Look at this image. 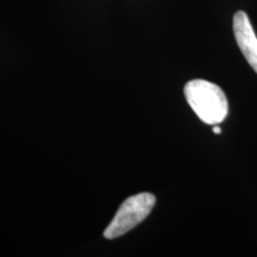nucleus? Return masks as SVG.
I'll use <instances>...</instances> for the list:
<instances>
[{
    "mask_svg": "<svg viewBox=\"0 0 257 257\" xmlns=\"http://www.w3.org/2000/svg\"><path fill=\"white\" fill-rule=\"evenodd\" d=\"M186 100L199 119L210 125L223 121L229 113V104L219 86L206 80L195 79L186 83Z\"/></svg>",
    "mask_w": 257,
    "mask_h": 257,
    "instance_id": "1",
    "label": "nucleus"
},
{
    "mask_svg": "<svg viewBox=\"0 0 257 257\" xmlns=\"http://www.w3.org/2000/svg\"><path fill=\"white\" fill-rule=\"evenodd\" d=\"M155 202L156 198L152 193H140L127 198L105 229V238L114 239L133 230L149 216Z\"/></svg>",
    "mask_w": 257,
    "mask_h": 257,
    "instance_id": "2",
    "label": "nucleus"
},
{
    "mask_svg": "<svg viewBox=\"0 0 257 257\" xmlns=\"http://www.w3.org/2000/svg\"><path fill=\"white\" fill-rule=\"evenodd\" d=\"M233 34L245 60L257 73V37L245 12L238 11L234 14Z\"/></svg>",
    "mask_w": 257,
    "mask_h": 257,
    "instance_id": "3",
    "label": "nucleus"
},
{
    "mask_svg": "<svg viewBox=\"0 0 257 257\" xmlns=\"http://www.w3.org/2000/svg\"><path fill=\"white\" fill-rule=\"evenodd\" d=\"M213 133H214V134H217V135H220V134H221V130H220V127H219V126H216V127H213Z\"/></svg>",
    "mask_w": 257,
    "mask_h": 257,
    "instance_id": "4",
    "label": "nucleus"
}]
</instances>
